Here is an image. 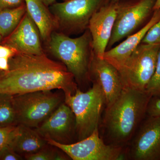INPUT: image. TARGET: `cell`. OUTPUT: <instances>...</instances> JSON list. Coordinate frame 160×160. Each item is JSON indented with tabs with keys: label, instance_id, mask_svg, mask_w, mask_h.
I'll list each match as a JSON object with an SVG mask.
<instances>
[{
	"label": "cell",
	"instance_id": "6da1fadb",
	"mask_svg": "<svg viewBox=\"0 0 160 160\" xmlns=\"http://www.w3.org/2000/svg\"><path fill=\"white\" fill-rule=\"evenodd\" d=\"M74 77L64 64L44 54L16 53L9 60V69L0 74V92L14 95L60 89L64 97L78 89Z\"/></svg>",
	"mask_w": 160,
	"mask_h": 160
},
{
	"label": "cell",
	"instance_id": "7a4b0ae2",
	"mask_svg": "<svg viewBox=\"0 0 160 160\" xmlns=\"http://www.w3.org/2000/svg\"><path fill=\"white\" fill-rule=\"evenodd\" d=\"M151 98L146 90L125 86L118 97L106 107L104 124L112 144L123 146L131 139L147 114Z\"/></svg>",
	"mask_w": 160,
	"mask_h": 160
},
{
	"label": "cell",
	"instance_id": "3957f363",
	"mask_svg": "<svg viewBox=\"0 0 160 160\" xmlns=\"http://www.w3.org/2000/svg\"><path fill=\"white\" fill-rule=\"evenodd\" d=\"M91 48L90 32L86 31L74 38L52 32L49 38V49L52 54L60 60L78 79L84 78L89 72L92 56Z\"/></svg>",
	"mask_w": 160,
	"mask_h": 160
},
{
	"label": "cell",
	"instance_id": "277c9868",
	"mask_svg": "<svg viewBox=\"0 0 160 160\" xmlns=\"http://www.w3.org/2000/svg\"><path fill=\"white\" fill-rule=\"evenodd\" d=\"M75 118V132L79 141L84 139L98 128L99 122L105 98L101 87L94 82L86 92L77 89L73 94L64 97Z\"/></svg>",
	"mask_w": 160,
	"mask_h": 160
},
{
	"label": "cell",
	"instance_id": "5b68a950",
	"mask_svg": "<svg viewBox=\"0 0 160 160\" xmlns=\"http://www.w3.org/2000/svg\"><path fill=\"white\" fill-rule=\"evenodd\" d=\"M52 90L13 95L18 125L36 129L58 107L62 98Z\"/></svg>",
	"mask_w": 160,
	"mask_h": 160
},
{
	"label": "cell",
	"instance_id": "8992f818",
	"mask_svg": "<svg viewBox=\"0 0 160 160\" xmlns=\"http://www.w3.org/2000/svg\"><path fill=\"white\" fill-rule=\"evenodd\" d=\"M160 44L141 43L117 68L125 86L146 90L156 67Z\"/></svg>",
	"mask_w": 160,
	"mask_h": 160
},
{
	"label": "cell",
	"instance_id": "52a82bcc",
	"mask_svg": "<svg viewBox=\"0 0 160 160\" xmlns=\"http://www.w3.org/2000/svg\"><path fill=\"white\" fill-rule=\"evenodd\" d=\"M46 140L73 160H117L122 159L124 156L122 146L104 142L100 138L98 128L88 137L72 144Z\"/></svg>",
	"mask_w": 160,
	"mask_h": 160
},
{
	"label": "cell",
	"instance_id": "ba28073f",
	"mask_svg": "<svg viewBox=\"0 0 160 160\" xmlns=\"http://www.w3.org/2000/svg\"><path fill=\"white\" fill-rule=\"evenodd\" d=\"M155 2L156 0H138L132 3H119L108 49L128 37L141 26L153 11Z\"/></svg>",
	"mask_w": 160,
	"mask_h": 160
},
{
	"label": "cell",
	"instance_id": "9c48e42d",
	"mask_svg": "<svg viewBox=\"0 0 160 160\" xmlns=\"http://www.w3.org/2000/svg\"><path fill=\"white\" fill-rule=\"evenodd\" d=\"M110 0H68L52 4L50 9L63 27L81 31L89 25L92 15Z\"/></svg>",
	"mask_w": 160,
	"mask_h": 160
},
{
	"label": "cell",
	"instance_id": "30bf717a",
	"mask_svg": "<svg viewBox=\"0 0 160 160\" xmlns=\"http://www.w3.org/2000/svg\"><path fill=\"white\" fill-rule=\"evenodd\" d=\"M129 155L134 160H160V116H148L141 124Z\"/></svg>",
	"mask_w": 160,
	"mask_h": 160
},
{
	"label": "cell",
	"instance_id": "8fae6325",
	"mask_svg": "<svg viewBox=\"0 0 160 160\" xmlns=\"http://www.w3.org/2000/svg\"><path fill=\"white\" fill-rule=\"evenodd\" d=\"M119 3L109 2L92 15L88 27L93 54L103 58L111 38Z\"/></svg>",
	"mask_w": 160,
	"mask_h": 160
},
{
	"label": "cell",
	"instance_id": "7c38bea8",
	"mask_svg": "<svg viewBox=\"0 0 160 160\" xmlns=\"http://www.w3.org/2000/svg\"><path fill=\"white\" fill-rule=\"evenodd\" d=\"M35 130L45 139L69 144L75 131V118L71 108L66 103L58 107Z\"/></svg>",
	"mask_w": 160,
	"mask_h": 160
},
{
	"label": "cell",
	"instance_id": "4fadbf2b",
	"mask_svg": "<svg viewBox=\"0 0 160 160\" xmlns=\"http://www.w3.org/2000/svg\"><path fill=\"white\" fill-rule=\"evenodd\" d=\"M89 69L96 82L101 87L106 107L111 105L125 88L119 72L111 63L96 56L93 52Z\"/></svg>",
	"mask_w": 160,
	"mask_h": 160
},
{
	"label": "cell",
	"instance_id": "5bb4252c",
	"mask_svg": "<svg viewBox=\"0 0 160 160\" xmlns=\"http://www.w3.org/2000/svg\"><path fill=\"white\" fill-rule=\"evenodd\" d=\"M39 35L37 27L26 12L17 27L6 38L4 45L18 53L43 54Z\"/></svg>",
	"mask_w": 160,
	"mask_h": 160
},
{
	"label": "cell",
	"instance_id": "9a60e30c",
	"mask_svg": "<svg viewBox=\"0 0 160 160\" xmlns=\"http://www.w3.org/2000/svg\"><path fill=\"white\" fill-rule=\"evenodd\" d=\"M153 15L146 25L136 33L131 34L117 46L106 51L103 58L117 68L139 46L147 32L160 19V9L153 11Z\"/></svg>",
	"mask_w": 160,
	"mask_h": 160
},
{
	"label": "cell",
	"instance_id": "2e32d148",
	"mask_svg": "<svg viewBox=\"0 0 160 160\" xmlns=\"http://www.w3.org/2000/svg\"><path fill=\"white\" fill-rule=\"evenodd\" d=\"M48 144L35 129L18 125V131L10 146L18 154L25 156L39 151Z\"/></svg>",
	"mask_w": 160,
	"mask_h": 160
},
{
	"label": "cell",
	"instance_id": "e0dca14e",
	"mask_svg": "<svg viewBox=\"0 0 160 160\" xmlns=\"http://www.w3.org/2000/svg\"><path fill=\"white\" fill-rule=\"evenodd\" d=\"M26 12L37 27L44 40L49 39L55 26L52 16L40 0H24Z\"/></svg>",
	"mask_w": 160,
	"mask_h": 160
},
{
	"label": "cell",
	"instance_id": "ac0fdd59",
	"mask_svg": "<svg viewBox=\"0 0 160 160\" xmlns=\"http://www.w3.org/2000/svg\"><path fill=\"white\" fill-rule=\"evenodd\" d=\"M26 12L25 4L16 8L0 10V34L2 38L11 34Z\"/></svg>",
	"mask_w": 160,
	"mask_h": 160
},
{
	"label": "cell",
	"instance_id": "d6986e66",
	"mask_svg": "<svg viewBox=\"0 0 160 160\" xmlns=\"http://www.w3.org/2000/svg\"><path fill=\"white\" fill-rule=\"evenodd\" d=\"M17 125L13 95L0 92V127Z\"/></svg>",
	"mask_w": 160,
	"mask_h": 160
},
{
	"label": "cell",
	"instance_id": "ffe728a7",
	"mask_svg": "<svg viewBox=\"0 0 160 160\" xmlns=\"http://www.w3.org/2000/svg\"><path fill=\"white\" fill-rule=\"evenodd\" d=\"M49 144L46 145L42 149L36 152L24 156L27 160H69L70 158L65 152H59L57 151L56 148Z\"/></svg>",
	"mask_w": 160,
	"mask_h": 160
},
{
	"label": "cell",
	"instance_id": "44dd1931",
	"mask_svg": "<svg viewBox=\"0 0 160 160\" xmlns=\"http://www.w3.org/2000/svg\"><path fill=\"white\" fill-rule=\"evenodd\" d=\"M146 91L152 97L160 98V48L158 54L155 71L146 87Z\"/></svg>",
	"mask_w": 160,
	"mask_h": 160
},
{
	"label": "cell",
	"instance_id": "7402d4cb",
	"mask_svg": "<svg viewBox=\"0 0 160 160\" xmlns=\"http://www.w3.org/2000/svg\"><path fill=\"white\" fill-rule=\"evenodd\" d=\"M18 131V125L0 127V151L9 146Z\"/></svg>",
	"mask_w": 160,
	"mask_h": 160
},
{
	"label": "cell",
	"instance_id": "603a6c76",
	"mask_svg": "<svg viewBox=\"0 0 160 160\" xmlns=\"http://www.w3.org/2000/svg\"><path fill=\"white\" fill-rule=\"evenodd\" d=\"M142 43L149 45H160V19L147 32Z\"/></svg>",
	"mask_w": 160,
	"mask_h": 160
},
{
	"label": "cell",
	"instance_id": "cb8c5ba5",
	"mask_svg": "<svg viewBox=\"0 0 160 160\" xmlns=\"http://www.w3.org/2000/svg\"><path fill=\"white\" fill-rule=\"evenodd\" d=\"M0 160H22V158L9 145L0 151Z\"/></svg>",
	"mask_w": 160,
	"mask_h": 160
},
{
	"label": "cell",
	"instance_id": "d4e9b609",
	"mask_svg": "<svg viewBox=\"0 0 160 160\" xmlns=\"http://www.w3.org/2000/svg\"><path fill=\"white\" fill-rule=\"evenodd\" d=\"M147 114L149 116H160V98L152 97L148 104Z\"/></svg>",
	"mask_w": 160,
	"mask_h": 160
},
{
	"label": "cell",
	"instance_id": "484cf974",
	"mask_svg": "<svg viewBox=\"0 0 160 160\" xmlns=\"http://www.w3.org/2000/svg\"><path fill=\"white\" fill-rule=\"evenodd\" d=\"M24 0H0V10L16 8L25 4Z\"/></svg>",
	"mask_w": 160,
	"mask_h": 160
},
{
	"label": "cell",
	"instance_id": "4316f807",
	"mask_svg": "<svg viewBox=\"0 0 160 160\" xmlns=\"http://www.w3.org/2000/svg\"><path fill=\"white\" fill-rule=\"evenodd\" d=\"M16 53L15 50L9 46L0 45V58L9 59Z\"/></svg>",
	"mask_w": 160,
	"mask_h": 160
},
{
	"label": "cell",
	"instance_id": "83f0119b",
	"mask_svg": "<svg viewBox=\"0 0 160 160\" xmlns=\"http://www.w3.org/2000/svg\"><path fill=\"white\" fill-rule=\"evenodd\" d=\"M9 60L0 58V70L1 71L4 72L8 71L9 69Z\"/></svg>",
	"mask_w": 160,
	"mask_h": 160
},
{
	"label": "cell",
	"instance_id": "f1b7e54d",
	"mask_svg": "<svg viewBox=\"0 0 160 160\" xmlns=\"http://www.w3.org/2000/svg\"><path fill=\"white\" fill-rule=\"evenodd\" d=\"M46 6L52 5L56 0H40Z\"/></svg>",
	"mask_w": 160,
	"mask_h": 160
},
{
	"label": "cell",
	"instance_id": "f546056e",
	"mask_svg": "<svg viewBox=\"0 0 160 160\" xmlns=\"http://www.w3.org/2000/svg\"><path fill=\"white\" fill-rule=\"evenodd\" d=\"M160 9V0H156L155 3L153 6V10H157Z\"/></svg>",
	"mask_w": 160,
	"mask_h": 160
},
{
	"label": "cell",
	"instance_id": "4dcf8cb0",
	"mask_svg": "<svg viewBox=\"0 0 160 160\" xmlns=\"http://www.w3.org/2000/svg\"><path fill=\"white\" fill-rule=\"evenodd\" d=\"M125 1H128V0H110V2L112 3H119Z\"/></svg>",
	"mask_w": 160,
	"mask_h": 160
},
{
	"label": "cell",
	"instance_id": "1f68e13d",
	"mask_svg": "<svg viewBox=\"0 0 160 160\" xmlns=\"http://www.w3.org/2000/svg\"><path fill=\"white\" fill-rule=\"evenodd\" d=\"M2 37L1 36V35L0 34V43H1V41H2Z\"/></svg>",
	"mask_w": 160,
	"mask_h": 160
}]
</instances>
